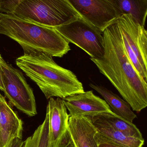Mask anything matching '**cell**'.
<instances>
[{"label":"cell","instance_id":"cell-12","mask_svg":"<svg viewBox=\"0 0 147 147\" xmlns=\"http://www.w3.org/2000/svg\"><path fill=\"white\" fill-rule=\"evenodd\" d=\"M23 130V121L0 93L1 147H5L14 138H22Z\"/></svg>","mask_w":147,"mask_h":147},{"label":"cell","instance_id":"cell-21","mask_svg":"<svg viewBox=\"0 0 147 147\" xmlns=\"http://www.w3.org/2000/svg\"><path fill=\"white\" fill-rule=\"evenodd\" d=\"M3 59L2 56L0 54V62ZM0 90L5 92V87H4V84L3 82V78H2V70H1V67L0 66Z\"/></svg>","mask_w":147,"mask_h":147},{"label":"cell","instance_id":"cell-19","mask_svg":"<svg viewBox=\"0 0 147 147\" xmlns=\"http://www.w3.org/2000/svg\"><path fill=\"white\" fill-rule=\"evenodd\" d=\"M23 142L22 138H15L12 139L5 147H21Z\"/></svg>","mask_w":147,"mask_h":147},{"label":"cell","instance_id":"cell-16","mask_svg":"<svg viewBox=\"0 0 147 147\" xmlns=\"http://www.w3.org/2000/svg\"><path fill=\"white\" fill-rule=\"evenodd\" d=\"M98 116L101 117L112 127L127 136L144 140L141 131L135 124L117 116L112 112Z\"/></svg>","mask_w":147,"mask_h":147},{"label":"cell","instance_id":"cell-2","mask_svg":"<svg viewBox=\"0 0 147 147\" xmlns=\"http://www.w3.org/2000/svg\"><path fill=\"white\" fill-rule=\"evenodd\" d=\"M16 64L35 82L47 99H62L84 92L82 83L71 70L59 66L52 57L44 54H24Z\"/></svg>","mask_w":147,"mask_h":147},{"label":"cell","instance_id":"cell-22","mask_svg":"<svg viewBox=\"0 0 147 147\" xmlns=\"http://www.w3.org/2000/svg\"><path fill=\"white\" fill-rule=\"evenodd\" d=\"M68 147H73L71 145H69Z\"/></svg>","mask_w":147,"mask_h":147},{"label":"cell","instance_id":"cell-14","mask_svg":"<svg viewBox=\"0 0 147 147\" xmlns=\"http://www.w3.org/2000/svg\"><path fill=\"white\" fill-rule=\"evenodd\" d=\"M89 86L104 98L113 113L125 120L133 123L137 116L127 102L101 85L90 83Z\"/></svg>","mask_w":147,"mask_h":147},{"label":"cell","instance_id":"cell-3","mask_svg":"<svg viewBox=\"0 0 147 147\" xmlns=\"http://www.w3.org/2000/svg\"><path fill=\"white\" fill-rule=\"evenodd\" d=\"M0 34L18 42L24 54L42 53L61 58L71 50L69 43L55 28L21 19L13 14L0 13Z\"/></svg>","mask_w":147,"mask_h":147},{"label":"cell","instance_id":"cell-17","mask_svg":"<svg viewBox=\"0 0 147 147\" xmlns=\"http://www.w3.org/2000/svg\"><path fill=\"white\" fill-rule=\"evenodd\" d=\"M21 147H49V116L47 113L42 123L23 142Z\"/></svg>","mask_w":147,"mask_h":147},{"label":"cell","instance_id":"cell-8","mask_svg":"<svg viewBox=\"0 0 147 147\" xmlns=\"http://www.w3.org/2000/svg\"><path fill=\"white\" fill-rule=\"evenodd\" d=\"M81 17L101 32L115 24L122 14L114 0H69Z\"/></svg>","mask_w":147,"mask_h":147},{"label":"cell","instance_id":"cell-10","mask_svg":"<svg viewBox=\"0 0 147 147\" xmlns=\"http://www.w3.org/2000/svg\"><path fill=\"white\" fill-rule=\"evenodd\" d=\"M63 100L69 112V117L84 116L92 118L112 112L106 102L95 95L92 90Z\"/></svg>","mask_w":147,"mask_h":147},{"label":"cell","instance_id":"cell-13","mask_svg":"<svg viewBox=\"0 0 147 147\" xmlns=\"http://www.w3.org/2000/svg\"><path fill=\"white\" fill-rule=\"evenodd\" d=\"M97 129L96 141H106L119 147H142L144 140L127 136L112 127L100 116L91 118Z\"/></svg>","mask_w":147,"mask_h":147},{"label":"cell","instance_id":"cell-7","mask_svg":"<svg viewBox=\"0 0 147 147\" xmlns=\"http://www.w3.org/2000/svg\"><path fill=\"white\" fill-rule=\"evenodd\" d=\"M68 42L83 50L90 58L98 59L104 54L103 32L81 18L55 28Z\"/></svg>","mask_w":147,"mask_h":147},{"label":"cell","instance_id":"cell-15","mask_svg":"<svg viewBox=\"0 0 147 147\" xmlns=\"http://www.w3.org/2000/svg\"><path fill=\"white\" fill-rule=\"evenodd\" d=\"M122 15L129 14L136 22L145 27L147 0H114Z\"/></svg>","mask_w":147,"mask_h":147},{"label":"cell","instance_id":"cell-5","mask_svg":"<svg viewBox=\"0 0 147 147\" xmlns=\"http://www.w3.org/2000/svg\"><path fill=\"white\" fill-rule=\"evenodd\" d=\"M125 50L136 70L147 81V31L129 14L117 22Z\"/></svg>","mask_w":147,"mask_h":147},{"label":"cell","instance_id":"cell-6","mask_svg":"<svg viewBox=\"0 0 147 147\" xmlns=\"http://www.w3.org/2000/svg\"><path fill=\"white\" fill-rule=\"evenodd\" d=\"M5 96L17 109L30 117L36 115V99L32 88L27 83L23 73L7 63L0 62Z\"/></svg>","mask_w":147,"mask_h":147},{"label":"cell","instance_id":"cell-20","mask_svg":"<svg viewBox=\"0 0 147 147\" xmlns=\"http://www.w3.org/2000/svg\"><path fill=\"white\" fill-rule=\"evenodd\" d=\"M98 147H119L106 141H97Z\"/></svg>","mask_w":147,"mask_h":147},{"label":"cell","instance_id":"cell-18","mask_svg":"<svg viewBox=\"0 0 147 147\" xmlns=\"http://www.w3.org/2000/svg\"><path fill=\"white\" fill-rule=\"evenodd\" d=\"M22 0H0V13L13 14Z\"/></svg>","mask_w":147,"mask_h":147},{"label":"cell","instance_id":"cell-11","mask_svg":"<svg viewBox=\"0 0 147 147\" xmlns=\"http://www.w3.org/2000/svg\"><path fill=\"white\" fill-rule=\"evenodd\" d=\"M70 144L73 147H98L97 129L91 117H70L69 120Z\"/></svg>","mask_w":147,"mask_h":147},{"label":"cell","instance_id":"cell-9","mask_svg":"<svg viewBox=\"0 0 147 147\" xmlns=\"http://www.w3.org/2000/svg\"><path fill=\"white\" fill-rule=\"evenodd\" d=\"M46 113L49 116V147H68L70 144L69 117L63 100L50 98Z\"/></svg>","mask_w":147,"mask_h":147},{"label":"cell","instance_id":"cell-4","mask_svg":"<svg viewBox=\"0 0 147 147\" xmlns=\"http://www.w3.org/2000/svg\"><path fill=\"white\" fill-rule=\"evenodd\" d=\"M13 14L54 28L82 18L69 0H22Z\"/></svg>","mask_w":147,"mask_h":147},{"label":"cell","instance_id":"cell-23","mask_svg":"<svg viewBox=\"0 0 147 147\" xmlns=\"http://www.w3.org/2000/svg\"><path fill=\"white\" fill-rule=\"evenodd\" d=\"M0 147H1V144H0Z\"/></svg>","mask_w":147,"mask_h":147},{"label":"cell","instance_id":"cell-1","mask_svg":"<svg viewBox=\"0 0 147 147\" xmlns=\"http://www.w3.org/2000/svg\"><path fill=\"white\" fill-rule=\"evenodd\" d=\"M104 54L90 58L100 72L118 91L132 111L139 112L147 106V83L131 63L123 45L117 22L103 32Z\"/></svg>","mask_w":147,"mask_h":147}]
</instances>
